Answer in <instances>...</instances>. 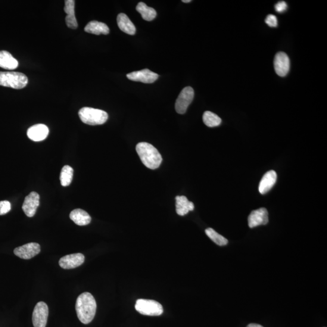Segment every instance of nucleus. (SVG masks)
Wrapping results in <instances>:
<instances>
[{
	"instance_id": "obj_1",
	"label": "nucleus",
	"mask_w": 327,
	"mask_h": 327,
	"mask_svg": "<svg viewBox=\"0 0 327 327\" xmlns=\"http://www.w3.org/2000/svg\"><path fill=\"white\" fill-rule=\"evenodd\" d=\"M77 316L84 324H88L95 316L96 303L90 293L85 292L77 298L76 305Z\"/></svg>"
},
{
	"instance_id": "obj_2",
	"label": "nucleus",
	"mask_w": 327,
	"mask_h": 327,
	"mask_svg": "<svg viewBox=\"0 0 327 327\" xmlns=\"http://www.w3.org/2000/svg\"><path fill=\"white\" fill-rule=\"evenodd\" d=\"M136 150L143 164L149 169H157L160 166L163 158L154 146L148 142H139Z\"/></svg>"
},
{
	"instance_id": "obj_3",
	"label": "nucleus",
	"mask_w": 327,
	"mask_h": 327,
	"mask_svg": "<svg viewBox=\"0 0 327 327\" xmlns=\"http://www.w3.org/2000/svg\"><path fill=\"white\" fill-rule=\"evenodd\" d=\"M79 115L83 123L90 126L101 125L106 122L108 117L107 112L91 107L81 108Z\"/></svg>"
},
{
	"instance_id": "obj_4",
	"label": "nucleus",
	"mask_w": 327,
	"mask_h": 327,
	"mask_svg": "<svg viewBox=\"0 0 327 327\" xmlns=\"http://www.w3.org/2000/svg\"><path fill=\"white\" fill-rule=\"evenodd\" d=\"M28 79L24 74L16 71H0V86L14 89L24 88Z\"/></svg>"
},
{
	"instance_id": "obj_5",
	"label": "nucleus",
	"mask_w": 327,
	"mask_h": 327,
	"mask_svg": "<svg viewBox=\"0 0 327 327\" xmlns=\"http://www.w3.org/2000/svg\"><path fill=\"white\" fill-rule=\"evenodd\" d=\"M135 309L143 315L151 316H160L164 311L163 306L158 302L144 299L136 301Z\"/></svg>"
},
{
	"instance_id": "obj_6",
	"label": "nucleus",
	"mask_w": 327,
	"mask_h": 327,
	"mask_svg": "<svg viewBox=\"0 0 327 327\" xmlns=\"http://www.w3.org/2000/svg\"><path fill=\"white\" fill-rule=\"evenodd\" d=\"M194 90L191 87H186L180 92L175 103L177 114H185L194 98Z\"/></svg>"
},
{
	"instance_id": "obj_7",
	"label": "nucleus",
	"mask_w": 327,
	"mask_h": 327,
	"mask_svg": "<svg viewBox=\"0 0 327 327\" xmlns=\"http://www.w3.org/2000/svg\"><path fill=\"white\" fill-rule=\"evenodd\" d=\"M49 315L48 305L44 302H39L34 308L32 322L34 327H46Z\"/></svg>"
},
{
	"instance_id": "obj_8",
	"label": "nucleus",
	"mask_w": 327,
	"mask_h": 327,
	"mask_svg": "<svg viewBox=\"0 0 327 327\" xmlns=\"http://www.w3.org/2000/svg\"><path fill=\"white\" fill-rule=\"evenodd\" d=\"M41 247L38 243L30 242L14 249V254L23 260H30L40 253Z\"/></svg>"
},
{
	"instance_id": "obj_9",
	"label": "nucleus",
	"mask_w": 327,
	"mask_h": 327,
	"mask_svg": "<svg viewBox=\"0 0 327 327\" xmlns=\"http://www.w3.org/2000/svg\"><path fill=\"white\" fill-rule=\"evenodd\" d=\"M274 67L279 77H285L290 68V62L288 55L284 52H278L274 59Z\"/></svg>"
},
{
	"instance_id": "obj_10",
	"label": "nucleus",
	"mask_w": 327,
	"mask_h": 327,
	"mask_svg": "<svg viewBox=\"0 0 327 327\" xmlns=\"http://www.w3.org/2000/svg\"><path fill=\"white\" fill-rule=\"evenodd\" d=\"M127 79L133 82H141L147 84L154 83L158 79L157 74L146 68L141 70L133 71L127 75Z\"/></svg>"
},
{
	"instance_id": "obj_11",
	"label": "nucleus",
	"mask_w": 327,
	"mask_h": 327,
	"mask_svg": "<svg viewBox=\"0 0 327 327\" xmlns=\"http://www.w3.org/2000/svg\"><path fill=\"white\" fill-rule=\"evenodd\" d=\"M39 205L40 195L37 192H32L25 198L22 209L27 216L32 217L35 215Z\"/></svg>"
},
{
	"instance_id": "obj_12",
	"label": "nucleus",
	"mask_w": 327,
	"mask_h": 327,
	"mask_svg": "<svg viewBox=\"0 0 327 327\" xmlns=\"http://www.w3.org/2000/svg\"><path fill=\"white\" fill-rule=\"evenodd\" d=\"M269 222V213L266 208L252 211L248 218V226L254 228L261 225H266Z\"/></svg>"
},
{
	"instance_id": "obj_13",
	"label": "nucleus",
	"mask_w": 327,
	"mask_h": 327,
	"mask_svg": "<svg viewBox=\"0 0 327 327\" xmlns=\"http://www.w3.org/2000/svg\"><path fill=\"white\" fill-rule=\"evenodd\" d=\"M85 260V257L82 253L71 254L61 258L59 265L64 269H73L82 266Z\"/></svg>"
},
{
	"instance_id": "obj_14",
	"label": "nucleus",
	"mask_w": 327,
	"mask_h": 327,
	"mask_svg": "<svg viewBox=\"0 0 327 327\" xmlns=\"http://www.w3.org/2000/svg\"><path fill=\"white\" fill-rule=\"evenodd\" d=\"M49 130L45 124H39L30 127L27 132V136L32 141L39 142L43 141L48 136Z\"/></svg>"
},
{
	"instance_id": "obj_15",
	"label": "nucleus",
	"mask_w": 327,
	"mask_h": 327,
	"mask_svg": "<svg viewBox=\"0 0 327 327\" xmlns=\"http://www.w3.org/2000/svg\"><path fill=\"white\" fill-rule=\"evenodd\" d=\"M277 180V174L275 171L270 170L267 172L262 178L259 186V191L261 194H266L272 189Z\"/></svg>"
},
{
	"instance_id": "obj_16",
	"label": "nucleus",
	"mask_w": 327,
	"mask_h": 327,
	"mask_svg": "<svg viewBox=\"0 0 327 327\" xmlns=\"http://www.w3.org/2000/svg\"><path fill=\"white\" fill-rule=\"evenodd\" d=\"M75 4L76 2L74 0H66L65 1L64 8V12L67 14L65 17V23L68 27L72 29H76L78 27V23L75 15Z\"/></svg>"
},
{
	"instance_id": "obj_17",
	"label": "nucleus",
	"mask_w": 327,
	"mask_h": 327,
	"mask_svg": "<svg viewBox=\"0 0 327 327\" xmlns=\"http://www.w3.org/2000/svg\"><path fill=\"white\" fill-rule=\"evenodd\" d=\"M176 211L179 216H185L189 211L194 210L195 206L192 202L189 201L185 196H177L176 197Z\"/></svg>"
},
{
	"instance_id": "obj_18",
	"label": "nucleus",
	"mask_w": 327,
	"mask_h": 327,
	"mask_svg": "<svg viewBox=\"0 0 327 327\" xmlns=\"http://www.w3.org/2000/svg\"><path fill=\"white\" fill-rule=\"evenodd\" d=\"M117 24L120 29L130 35H135L136 27L125 14L121 13L117 17Z\"/></svg>"
},
{
	"instance_id": "obj_19",
	"label": "nucleus",
	"mask_w": 327,
	"mask_h": 327,
	"mask_svg": "<svg viewBox=\"0 0 327 327\" xmlns=\"http://www.w3.org/2000/svg\"><path fill=\"white\" fill-rule=\"evenodd\" d=\"M70 218L78 226H85L91 222V217L86 211L77 208L71 211Z\"/></svg>"
},
{
	"instance_id": "obj_20",
	"label": "nucleus",
	"mask_w": 327,
	"mask_h": 327,
	"mask_svg": "<svg viewBox=\"0 0 327 327\" xmlns=\"http://www.w3.org/2000/svg\"><path fill=\"white\" fill-rule=\"evenodd\" d=\"M18 66V62L11 53L8 51H0V67L6 70H14Z\"/></svg>"
},
{
	"instance_id": "obj_21",
	"label": "nucleus",
	"mask_w": 327,
	"mask_h": 327,
	"mask_svg": "<svg viewBox=\"0 0 327 327\" xmlns=\"http://www.w3.org/2000/svg\"><path fill=\"white\" fill-rule=\"evenodd\" d=\"M85 32L95 35H107L110 32L108 27L106 24L97 21H92L86 25L85 28Z\"/></svg>"
},
{
	"instance_id": "obj_22",
	"label": "nucleus",
	"mask_w": 327,
	"mask_h": 327,
	"mask_svg": "<svg viewBox=\"0 0 327 327\" xmlns=\"http://www.w3.org/2000/svg\"><path fill=\"white\" fill-rule=\"evenodd\" d=\"M136 10L139 12L146 21H151L157 17V12L154 8L149 7L144 3L140 2L137 5Z\"/></svg>"
},
{
	"instance_id": "obj_23",
	"label": "nucleus",
	"mask_w": 327,
	"mask_h": 327,
	"mask_svg": "<svg viewBox=\"0 0 327 327\" xmlns=\"http://www.w3.org/2000/svg\"><path fill=\"white\" fill-rule=\"evenodd\" d=\"M203 122L208 127H214L220 126L222 120L217 115L210 111L205 112L202 117Z\"/></svg>"
},
{
	"instance_id": "obj_24",
	"label": "nucleus",
	"mask_w": 327,
	"mask_h": 327,
	"mask_svg": "<svg viewBox=\"0 0 327 327\" xmlns=\"http://www.w3.org/2000/svg\"><path fill=\"white\" fill-rule=\"evenodd\" d=\"M74 170L69 166H65L61 170L60 181L63 187L69 186L73 179Z\"/></svg>"
},
{
	"instance_id": "obj_25",
	"label": "nucleus",
	"mask_w": 327,
	"mask_h": 327,
	"mask_svg": "<svg viewBox=\"0 0 327 327\" xmlns=\"http://www.w3.org/2000/svg\"><path fill=\"white\" fill-rule=\"evenodd\" d=\"M205 233L208 238L212 240L218 245L224 246L228 244V240L224 238L223 236L220 235L213 229H207L205 230Z\"/></svg>"
},
{
	"instance_id": "obj_26",
	"label": "nucleus",
	"mask_w": 327,
	"mask_h": 327,
	"mask_svg": "<svg viewBox=\"0 0 327 327\" xmlns=\"http://www.w3.org/2000/svg\"><path fill=\"white\" fill-rule=\"evenodd\" d=\"M11 210V202L8 201H0V216L5 215Z\"/></svg>"
},
{
	"instance_id": "obj_27",
	"label": "nucleus",
	"mask_w": 327,
	"mask_h": 327,
	"mask_svg": "<svg viewBox=\"0 0 327 327\" xmlns=\"http://www.w3.org/2000/svg\"><path fill=\"white\" fill-rule=\"evenodd\" d=\"M266 23L270 27H275L278 26V19L275 15H269L266 18Z\"/></svg>"
},
{
	"instance_id": "obj_28",
	"label": "nucleus",
	"mask_w": 327,
	"mask_h": 327,
	"mask_svg": "<svg viewBox=\"0 0 327 327\" xmlns=\"http://www.w3.org/2000/svg\"><path fill=\"white\" fill-rule=\"evenodd\" d=\"M287 9V5L285 2H279L275 5V10L278 13H282Z\"/></svg>"
},
{
	"instance_id": "obj_29",
	"label": "nucleus",
	"mask_w": 327,
	"mask_h": 327,
	"mask_svg": "<svg viewBox=\"0 0 327 327\" xmlns=\"http://www.w3.org/2000/svg\"><path fill=\"white\" fill-rule=\"evenodd\" d=\"M247 327H264L260 324H257V323H250Z\"/></svg>"
},
{
	"instance_id": "obj_30",
	"label": "nucleus",
	"mask_w": 327,
	"mask_h": 327,
	"mask_svg": "<svg viewBox=\"0 0 327 327\" xmlns=\"http://www.w3.org/2000/svg\"><path fill=\"white\" fill-rule=\"evenodd\" d=\"M182 2L183 3H191L192 1L191 0H183Z\"/></svg>"
}]
</instances>
